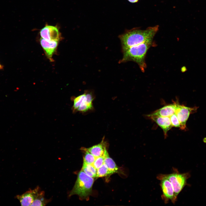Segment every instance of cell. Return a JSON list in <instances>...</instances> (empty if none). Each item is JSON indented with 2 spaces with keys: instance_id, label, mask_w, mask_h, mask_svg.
<instances>
[{
  "instance_id": "1",
  "label": "cell",
  "mask_w": 206,
  "mask_h": 206,
  "mask_svg": "<svg viewBox=\"0 0 206 206\" xmlns=\"http://www.w3.org/2000/svg\"><path fill=\"white\" fill-rule=\"evenodd\" d=\"M159 28V26L157 25L149 27L145 30L134 28L126 30L119 36L122 50L146 41L153 40Z\"/></svg>"
},
{
  "instance_id": "2",
  "label": "cell",
  "mask_w": 206,
  "mask_h": 206,
  "mask_svg": "<svg viewBox=\"0 0 206 206\" xmlns=\"http://www.w3.org/2000/svg\"><path fill=\"white\" fill-rule=\"evenodd\" d=\"M154 44L153 40H150L122 50L123 56L120 62H134L138 64L141 71L144 72L146 68L145 61L146 54Z\"/></svg>"
},
{
  "instance_id": "3",
  "label": "cell",
  "mask_w": 206,
  "mask_h": 206,
  "mask_svg": "<svg viewBox=\"0 0 206 206\" xmlns=\"http://www.w3.org/2000/svg\"><path fill=\"white\" fill-rule=\"evenodd\" d=\"M94 181V178L81 170L78 173L75 184L69 194V197L76 195L81 199L87 198L91 193Z\"/></svg>"
},
{
  "instance_id": "4",
  "label": "cell",
  "mask_w": 206,
  "mask_h": 206,
  "mask_svg": "<svg viewBox=\"0 0 206 206\" xmlns=\"http://www.w3.org/2000/svg\"><path fill=\"white\" fill-rule=\"evenodd\" d=\"M164 175L172 184L176 201L178 195L186 185L187 176L186 174L180 173L176 171L170 174Z\"/></svg>"
},
{
  "instance_id": "5",
  "label": "cell",
  "mask_w": 206,
  "mask_h": 206,
  "mask_svg": "<svg viewBox=\"0 0 206 206\" xmlns=\"http://www.w3.org/2000/svg\"><path fill=\"white\" fill-rule=\"evenodd\" d=\"M157 178L160 180V186L162 191V198L165 203L171 200L174 203L176 201L174 192L171 183L164 174H160Z\"/></svg>"
},
{
  "instance_id": "6",
  "label": "cell",
  "mask_w": 206,
  "mask_h": 206,
  "mask_svg": "<svg viewBox=\"0 0 206 206\" xmlns=\"http://www.w3.org/2000/svg\"><path fill=\"white\" fill-rule=\"evenodd\" d=\"M198 108L189 107L183 105H178L175 113L177 115L180 124V129L185 130L186 129V122L191 114L197 111Z\"/></svg>"
},
{
  "instance_id": "7",
  "label": "cell",
  "mask_w": 206,
  "mask_h": 206,
  "mask_svg": "<svg viewBox=\"0 0 206 206\" xmlns=\"http://www.w3.org/2000/svg\"><path fill=\"white\" fill-rule=\"evenodd\" d=\"M41 38L49 41H59L60 39L59 30L56 26L46 25L40 31Z\"/></svg>"
},
{
  "instance_id": "8",
  "label": "cell",
  "mask_w": 206,
  "mask_h": 206,
  "mask_svg": "<svg viewBox=\"0 0 206 206\" xmlns=\"http://www.w3.org/2000/svg\"><path fill=\"white\" fill-rule=\"evenodd\" d=\"M179 104L178 101H173V104L165 106L147 115V117L156 116L170 117L175 113Z\"/></svg>"
},
{
  "instance_id": "9",
  "label": "cell",
  "mask_w": 206,
  "mask_h": 206,
  "mask_svg": "<svg viewBox=\"0 0 206 206\" xmlns=\"http://www.w3.org/2000/svg\"><path fill=\"white\" fill-rule=\"evenodd\" d=\"M40 191L37 186L33 189H30L21 195H18L17 198L22 206H31Z\"/></svg>"
},
{
  "instance_id": "10",
  "label": "cell",
  "mask_w": 206,
  "mask_h": 206,
  "mask_svg": "<svg viewBox=\"0 0 206 206\" xmlns=\"http://www.w3.org/2000/svg\"><path fill=\"white\" fill-rule=\"evenodd\" d=\"M104 137L100 143L88 148H83L82 149L84 151H88L96 157L105 156L108 152L106 149V144L104 141Z\"/></svg>"
},
{
  "instance_id": "11",
  "label": "cell",
  "mask_w": 206,
  "mask_h": 206,
  "mask_svg": "<svg viewBox=\"0 0 206 206\" xmlns=\"http://www.w3.org/2000/svg\"><path fill=\"white\" fill-rule=\"evenodd\" d=\"M40 42L47 57L50 60H52V56L56 50L58 41H49L41 38Z\"/></svg>"
},
{
  "instance_id": "12",
  "label": "cell",
  "mask_w": 206,
  "mask_h": 206,
  "mask_svg": "<svg viewBox=\"0 0 206 206\" xmlns=\"http://www.w3.org/2000/svg\"><path fill=\"white\" fill-rule=\"evenodd\" d=\"M155 122L163 130L165 137L172 127L170 117L150 116L148 117Z\"/></svg>"
},
{
  "instance_id": "13",
  "label": "cell",
  "mask_w": 206,
  "mask_h": 206,
  "mask_svg": "<svg viewBox=\"0 0 206 206\" xmlns=\"http://www.w3.org/2000/svg\"><path fill=\"white\" fill-rule=\"evenodd\" d=\"M93 96L89 93H86L85 96L79 107L76 110L81 112H85L93 108Z\"/></svg>"
},
{
  "instance_id": "14",
  "label": "cell",
  "mask_w": 206,
  "mask_h": 206,
  "mask_svg": "<svg viewBox=\"0 0 206 206\" xmlns=\"http://www.w3.org/2000/svg\"><path fill=\"white\" fill-rule=\"evenodd\" d=\"M104 163L107 166L110 174L117 173L119 170L118 167L113 160L110 157L108 153L106 155Z\"/></svg>"
},
{
  "instance_id": "15",
  "label": "cell",
  "mask_w": 206,
  "mask_h": 206,
  "mask_svg": "<svg viewBox=\"0 0 206 206\" xmlns=\"http://www.w3.org/2000/svg\"><path fill=\"white\" fill-rule=\"evenodd\" d=\"M50 201L45 198L43 191H40L31 206H45Z\"/></svg>"
},
{
  "instance_id": "16",
  "label": "cell",
  "mask_w": 206,
  "mask_h": 206,
  "mask_svg": "<svg viewBox=\"0 0 206 206\" xmlns=\"http://www.w3.org/2000/svg\"><path fill=\"white\" fill-rule=\"evenodd\" d=\"M81 170L92 177L94 178L96 177L97 170L92 164H87L83 162Z\"/></svg>"
},
{
  "instance_id": "17",
  "label": "cell",
  "mask_w": 206,
  "mask_h": 206,
  "mask_svg": "<svg viewBox=\"0 0 206 206\" xmlns=\"http://www.w3.org/2000/svg\"><path fill=\"white\" fill-rule=\"evenodd\" d=\"M110 174L107 166L104 163L97 170L96 177H102Z\"/></svg>"
},
{
  "instance_id": "18",
  "label": "cell",
  "mask_w": 206,
  "mask_h": 206,
  "mask_svg": "<svg viewBox=\"0 0 206 206\" xmlns=\"http://www.w3.org/2000/svg\"><path fill=\"white\" fill-rule=\"evenodd\" d=\"M85 152L83 158V162L87 164H92L96 157L87 151Z\"/></svg>"
},
{
  "instance_id": "19",
  "label": "cell",
  "mask_w": 206,
  "mask_h": 206,
  "mask_svg": "<svg viewBox=\"0 0 206 206\" xmlns=\"http://www.w3.org/2000/svg\"><path fill=\"white\" fill-rule=\"evenodd\" d=\"M86 95V93L76 97L74 100L73 108L76 110L80 106Z\"/></svg>"
},
{
  "instance_id": "20",
  "label": "cell",
  "mask_w": 206,
  "mask_h": 206,
  "mask_svg": "<svg viewBox=\"0 0 206 206\" xmlns=\"http://www.w3.org/2000/svg\"><path fill=\"white\" fill-rule=\"evenodd\" d=\"M106 155L103 156L96 157L92 165L97 170L100 168L104 164Z\"/></svg>"
},
{
  "instance_id": "21",
  "label": "cell",
  "mask_w": 206,
  "mask_h": 206,
  "mask_svg": "<svg viewBox=\"0 0 206 206\" xmlns=\"http://www.w3.org/2000/svg\"><path fill=\"white\" fill-rule=\"evenodd\" d=\"M172 127L180 128V124L176 114L175 113L170 117Z\"/></svg>"
},
{
  "instance_id": "22",
  "label": "cell",
  "mask_w": 206,
  "mask_h": 206,
  "mask_svg": "<svg viewBox=\"0 0 206 206\" xmlns=\"http://www.w3.org/2000/svg\"><path fill=\"white\" fill-rule=\"evenodd\" d=\"M139 0H128L130 3H134L137 2Z\"/></svg>"
},
{
  "instance_id": "23",
  "label": "cell",
  "mask_w": 206,
  "mask_h": 206,
  "mask_svg": "<svg viewBox=\"0 0 206 206\" xmlns=\"http://www.w3.org/2000/svg\"><path fill=\"white\" fill-rule=\"evenodd\" d=\"M186 67H183L182 68V71H183V72H185V71H186Z\"/></svg>"
},
{
  "instance_id": "24",
  "label": "cell",
  "mask_w": 206,
  "mask_h": 206,
  "mask_svg": "<svg viewBox=\"0 0 206 206\" xmlns=\"http://www.w3.org/2000/svg\"><path fill=\"white\" fill-rule=\"evenodd\" d=\"M3 68V66L0 64V69H2Z\"/></svg>"
}]
</instances>
